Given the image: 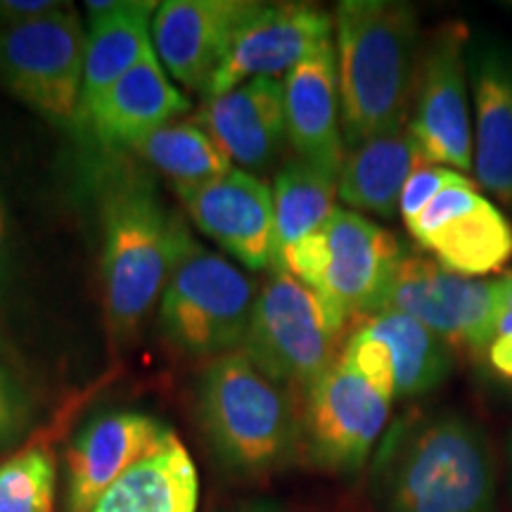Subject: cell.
Listing matches in <instances>:
<instances>
[{"label": "cell", "instance_id": "cell-34", "mask_svg": "<svg viewBox=\"0 0 512 512\" xmlns=\"http://www.w3.org/2000/svg\"><path fill=\"white\" fill-rule=\"evenodd\" d=\"M510 463H512V439H510Z\"/></svg>", "mask_w": 512, "mask_h": 512}, {"label": "cell", "instance_id": "cell-25", "mask_svg": "<svg viewBox=\"0 0 512 512\" xmlns=\"http://www.w3.org/2000/svg\"><path fill=\"white\" fill-rule=\"evenodd\" d=\"M133 152L169 178L176 190L204 185L235 169L221 147L195 121H171L140 140Z\"/></svg>", "mask_w": 512, "mask_h": 512}, {"label": "cell", "instance_id": "cell-1", "mask_svg": "<svg viewBox=\"0 0 512 512\" xmlns=\"http://www.w3.org/2000/svg\"><path fill=\"white\" fill-rule=\"evenodd\" d=\"M332 17L344 143L403 131L422 55L418 10L401 0H342Z\"/></svg>", "mask_w": 512, "mask_h": 512}, {"label": "cell", "instance_id": "cell-27", "mask_svg": "<svg viewBox=\"0 0 512 512\" xmlns=\"http://www.w3.org/2000/svg\"><path fill=\"white\" fill-rule=\"evenodd\" d=\"M57 465L43 446L22 448L0 463V512H53Z\"/></svg>", "mask_w": 512, "mask_h": 512}, {"label": "cell", "instance_id": "cell-24", "mask_svg": "<svg viewBox=\"0 0 512 512\" xmlns=\"http://www.w3.org/2000/svg\"><path fill=\"white\" fill-rule=\"evenodd\" d=\"M427 164L408 131L370 138L351 147L337 176V197L351 209L394 216L399 211L401 192L408 178Z\"/></svg>", "mask_w": 512, "mask_h": 512}, {"label": "cell", "instance_id": "cell-13", "mask_svg": "<svg viewBox=\"0 0 512 512\" xmlns=\"http://www.w3.org/2000/svg\"><path fill=\"white\" fill-rule=\"evenodd\" d=\"M339 361L389 401L432 392L453 373V349L399 311L363 320L344 342Z\"/></svg>", "mask_w": 512, "mask_h": 512}, {"label": "cell", "instance_id": "cell-17", "mask_svg": "<svg viewBox=\"0 0 512 512\" xmlns=\"http://www.w3.org/2000/svg\"><path fill=\"white\" fill-rule=\"evenodd\" d=\"M164 422L138 411H112L76 432L67 451L64 508L88 512L128 467L157 451L171 437Z\"/></svg>", "mask_w": 512, "mask_h": 512}, {"label": "cell", "instance_id": "cell-5", "mask_svg": "<svg viewBox=\"0 0 512 512\" xmlns=\"http://www.w3.org/2000/svg\"><path fill=\"white\" fill-rule=\"evenodd\" d=\"M401 256L399 240L389 230L337 207L316 233L283 249L280 266L316 292L339 323L349 325L382 311Z\"/></svg>", "mask_w": 512, "mask_h": 512}, {"label": "cell", "instance_id": "cell-12", "mask_svg": "<svg viewBox=\"0 0 512 512\" xmlns=\"http://www.w3.org/2000/svg\"><path fill=\"white\" fill-rule=\"evenodd\" d=\"M406 228L439 266L467 278L501 271L512 259L510 219L467 176L441 190Z\"/></svg>", "mask_w": 512, "mask_h": 512}, {"label": "cell", "instance_id": "cell-11", "mask_svg": "<svg viewBox=\"0 0 512 512\" xmlns=\"http://www.w3.org/2000/svg\"><path fill=\"white\" fill-rule=\"evenodd\" d=\"M392 401L366 377L337 363L304 392L302 446L320 470L347 475L366 465L389 420Z\"/></svg>", "mask_w": 512, "mask_h": 512}, {"label": "cell", "instance_id": "cell-20", "mask_svg": "<svg viewBox=\"0 0 512 512\" xmlns=\"http://www.w3.org/2000/svg\"><path fill=\"white\" fill-rule=\"evenodd\" d=\"M287 140L294 155L330 176H339L347 143L342 131L337 50L328 41L283 79Z\"/></svg>", "mask_w": 512, "mask_h": 512}, {"label": "cell", "instance_id": "cell-3", "mask_svg": "<svg viewBox=\"0 0 512 512\" xmlns=\"http://www.w3.org/2000/svg\"><path fill=\"white\" fill-rule=\"evenodd\" d=\"M382 491L387 512H494V448L477 422L434 415L389 448Z\"/></svg>", "mask_w": 512, "mask_h": 512}, {"label": "cell", "instance_id": "cell-9", "mask_svg": "<svg viewBox=\"0 0 512 512\" xmlns=\"http://www.w3.org/2000/svg\"><path fill=\"white\" fill-rule=\"evenodd\" d=\"M472 29L446 22L422 46L408 136L427 164L446 166L458 174L475 171V128L470 114V50Z\"/></svg>", "mask_w": 512, "mask_h": 512}, {"label": "cell", "instance_id": "cell-28", "mask_svg": "<svg viewBox=\"0 0 512 512\" xmlns=\"http://www.w3.org/2000/svg\"><path fill=\"white\" fill-rule=\"evenodd\" d=\"M31 399L17 375L0 358V453L24 439L31 425Z\"/></svg>", "mask_w": 512, "mask_h": 512}, {"label": "cell", "instance_id": "cell-30", "mask_svg": "<svg viewBox=\"0 0 512 512\" xmlns=\"http://www.w3.org/2000/svg\"><path fill=\"white\" fill-rule=\"evenodd\" d=\"M460 176L458 171L446 169V166H434V164H422L415 174L408 178L406 188L401 192V202H399V214L403 223H411L413 219H418L420 211L430 204L434 197L439 195L441 190L448 188L451 183H456Z\"/></svg>", "mask_w": 512, "mask_h": 512}, {"label": "cell", "instance_id": "cell-7", "mask_svg": "<svg viewBox=\"0 0 512 512\" xmlns=\"http://www.w3.org/2000/svg\"><path fill=\"white\" fill-rule=\"evenodd\" d=\"M344 330L316 292L275 266L259 287L240 351L268 380L306 392L337 363Z\"/></svg>", "mask_w": 512, "mask_h": 512}, {"label": "cell", "instance_id": "cell-26", "mask_svg": "<svg viewBox=\"0 0 512 512\" xmlns=\"http://www.w3.org/2000/svg\"><path fill=\"white\" fill-rule=\"evenodd\" d=\"M337 178L294 157L278 171L273 185L275 228L280 254L323 226L337 209Z\"/></svg>", "mask_w": 512, "mask_h": 512}, {"label": "cell", "instance_id": "cell-23", "mask_svg": "<svg viewBox=\"0 0 512 512\" xmlns=\"http://www.w3.org/2000/svg\"><path fill=\"white\" fill-rule=\"evenodd\" d=\"M200 479L190 451L171 434L157 451L128 467L88 512H197Z\"/></svg>", "mask_w": 512, "mask_h": 512}, {"label": "cell", "instance_id": "cell-16", "mask_svg": "<svg viewBox=\"0 0 512 512\" xmlns=\"http://www.w3.org/2000/svg\"><path fill=\"white\" fill-rule=\"evenodd\" d=\"M475 107V178L512 209V43L477 31L467 50Z\"/></svg>", "mask_w": 512, "mask_h": 512}, {"label": "cell", "instance_id": "cell-31", "mask_svg": "<svg viewBox=\"0 0 512 512\" xmlns=\"http://www.w3.org/2000/svg\"><path fill=\"white\" fill-rule=\"evenodd\" d=\"M53 0H0V29L17 27L60 8Z\"/></svg>", "mask_w": 512, "mask_h": 512}, {"label": "cell", "instance_id": "cell-35", "mask_svg": "<svg viewBox=\"0 0 512 512\" xmlns=\"http://www.w3.org/2000/svg\"><path fill=\"white\" fill-rule=\"evenodd\" d=\"M508 8H510V12H512V3H508Z\"/></svg>", "mask_w": 512, "mask_h": 512}, {"label": "cell", "instance_id": "cell-29", "mask_svg": "<svg viewBox=\"0 0 512 512\" xmlns=\"http://www.w3.org/2000/svg\"><path fill=\"white\" fill-rule=\"evenodd\" d=\"M482 361L498 382L512 389V271L503 273L501 278V299H498L494 335H491Z\"/></svg>", "mask_w": 512, "mask_h": 512}, {"label": "cell", "instance_id": "cell-2", "mask_svg": "<svg viewBox=\"0 0 512 512\" xmlns=\"http://www.w3.org/2000/svg\"><path fill=\"white\" fill-rule=\"evenodd\" d=\"M100 278L112 330L128 337L162 299L174 271L183 223L138 171H117L100 195Z\"/></svg>", "mask_w": 512, "mask_h": 512}, {"label": "cell", "instance_id": "cell-8", "mask_svg": "<svg viewBox=\"0 0 512 512\" xmlns=\"http://www.w3.org/2000/svg\"><path fill=\"white\" fill-rule=\"evenodd\" d=\"M86 29L72 8L0 29V81L55 126L81 121Z\"/></svg>", "mask_w": 512, "mask_h": 512}, {"label": "cell", "instance_id": "cell-14", "mask_svg": "<svg viewBox=\"0 0 512 512\" xmlns=\"http://www.w3.org/2000/svg\"><path fill=\"white\" fill-rule=\"evenodd\" d=\"M335 17L311 3H254L235 29L207 91L221 95L252 79H278L332 41Z\"/></svg>", "mask_w": 512, "mask_h": 512}, {"label": "cell", "instance_id": "cell-18", "mask_svg": "<svg viewBox=\"0 0 512 512\" xmlns=\"http://www.w3.org/2000/svg\"><path fill=\"white\" fill-rule=\"evenodd\" d=\"M249 0H169L152 17V46L178 83L207 93Z\"/></svg>", "mask_w": 512, "mask_h": 512}, {"label": "cell", "instance_id": "cell-32", "mask_svg": "<svg viewBox=\"0 0 512 512\" xmlns=\"http://www.w3.org/2000/svg\"><path fill=\"white\" fill-rule=\"evenodd\" d=\"M10 280V238H8V216H5L3 200H0V299Z\"/></svg>", "mask_w": 512, "mask_h": 512}, {"label": "cell", "instance_id": "cell-21", "mask_svg": "<svg viewBox=\"0 0 512 512\" xmlns=\"http://www.w3.org/2000/svg\"><path fill=\"white\" fill-rule=\"evenodd\" d=\"M190 102L166 79L157 53L138 62L105 93L81 107V121L105 147H136L188 112Z\"/></svg>", "mask_w": 512, "mask_h": 512}, {"label": "cell", "instance_id": "cell-19", "mask_svg": "<svg viewBox=\"0 0 512 512\" xmlns=\"http://www.w3.org/2000/svg\"><path fill=\"white\" fill-rule=\"evenodd\" d=\"M195 124L209 133L233 166L264 174L283 155L287 140L285 91L280 79H252L204 100Z\"/></svg>", "mask_w": 512, "mask_h": 512}, {"label": "cell", "instance_id": "cell-15", "mask_svg": "<svg viewBox=\"0 0 512 512\" xmlns=\"http://www.w3.org/2000/svg\"><path fill=\"white\" fill-rule=\"evenodd\" d=\"M192 223L249 271L280 266L273 190L235 166L226 176L176 190Z\"/></svg>", "mask_w": 512, "mask_h": 512}, {"label": "cell", "instance_id": "cell-10", "mask_svg": "<svg viewBox=\"0 0 512 512\" xmlns=\"http://www.w3.org/2000/svg\"><path fill=\"white\" fill-rule=\"evenodd\" d=\"M501 278H467L432 256L403 252L382 311H399L451 347L482 358L494 335ZM380 311V313H382Z\"/></svg>", "mask_w": 512, "mask_h": 512}, {"label": "cell", "instance_id": "cell-6", "mask_svg": "<svg viewBox=\"0 0 512 512\" xmlns=\"http://www.w3.org/2000/svg\"><path fill=\"white\" fill-rule=\"evenodd\" d=\"M256 297L259 287L249 275L185 230L159 302V330L185 356L233 354L245 342Z\"/></svg>", "mask_w": 512, "mask_h": 512}, {"label": "cell", "instance_id": "cell-22", "mask_svg": "<svg viewBox=\"0 0 512 512\" xmlns=\"http://www.w3.org/2000/svg\"><path fill=\"white\" fill-rule=\"evenodd\" d=\"M91 24L86 38V72H83L81 107L114 81L131 72L138 62L155 55L152 22L159 3H86Z\"/></svg>", "mask_w": 512, "mask_h": 512}, {"label": "cell", "instance_id": "cell-4", "mask_svg": "<svg viewBox=\"0 0 512 512\" xmlns=\"http://www.w3.org/2000/svg\"><path fill=\"white\" fill-rule=\"evenodd\" d=\"M197 413L211 451L238 475L280 470L302 446V413L294 411L287 389L268 380L242 351L204 368Z\"/></svg>", "mask_w": 512, "mask_h": 512}, {"label": "cell", "instance_id": "cell-33", "mask_svg": "<svg viewBox=\"0 0 512 512\" xmlns=\"http://www.w3.org/2000/svg\"><path fill=\"white\" fill-rule=\"evenodd\" d=\"M228 512H283L275 501H249Z\"/></svg>", "mask_w": 512, "mask_h": 512}]
</instances>
